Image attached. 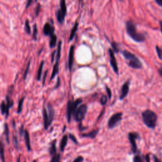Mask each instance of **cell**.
Masks as SVG:
<instances>
[{
  "label": "cell",
  "mask_w": 162,
  "mask_h": 162,
  "mask_svg": "<svg viewBox=\"0 0 162 162\" xmlns=\"http://www.w3.org/2000/svg\"><path fill=\"white\" fill-rule=\"evenodd\" d=\"M142 117L144 123L148 128H155L157 122V115L154 112L150 110H146L142 112Z\"/></svg>",
  "instance_id": "1"
},
{
  "label": "cell",
  "mask_w": 162,
  "mask_h": 162,
  "mask_svg": "<svg viewBox=\"0 0 162 162\" xmlns=\"http://www.w3.org/2000/svg\"><path fill=\"white\" fill-rule=\"evenodd\" d=\"M126 29H127V32L129 35V36L135 41L140 43L145 41V36H144L142 34H139L137 32L136 25L131 21H129L127 22V24H126Z\"/></svg>",
  "instance_id": "2"
},
{
  "label": "cell",
  "mask_w": 162,
  "mask_h": 162,
  "mask_svg": "<svg viewBox=\"0 0 162 162\" xmlns=\"http://www.w3.org/2000/svg\"><path fill=\"white\" fill-rule=\"evenodd\" d=\"M122 55L127 61L128 65L131 68L138 69L142 67V63L140 60L131 52L125 50L122 51Z\"/></svg>",
  "instance_id": "3"
},
{
  "label": "cell",
  "mask_w": 162,
  "mask_h": 162,
  "mask_svg": "<svg viewBox=\"0 0 162 162\" xmlns=\"http://www.w3.org/2000/svg\"><path fill=\"white\" fill-rule=\"evenodd\" d=\"M82 100L81 99H78L76 101H69L68 102L67 109V118L68 123L70 122L72 117L74 115L75 112L77 109V106L82 103Z\"/></svg>",
  "instance_id": "4"
},
{
  "label": "cell",
  "mask_w": 162,
  "mask_h": 162,
  "mask_svg": "<svg viewBox=\"0 0 162 162\" xmlns=\"http://www.w3.org/2000/svg\"><path fill=\"white\" fill-rule=\"evenodd\" d=\"M87 110V106L86 104H82L77 108L74 114L75 120L77 122H81L84 118Z\"/></svg>",
  "instance_id": "5"
},
{
  "label": "cell",
  "mask_w": 162,
  "mask_h": 162,
  "mask_svg": "<svg viewBox=\"0 0 162 162\" xmlns=\"http://www.w3.org/2000/svg\"><path fill=\"white\" fill-rule=\"evenodd\" d=\"M123 113L121 112L117 113L113 115L108 122V127L109 129H113L116 127V125H118L122 118Z\"/></svg>",
  "instance_id": "6"
},
{
  "label": "cell",
  "mask_w": 162,
  "mask_h": 162,
  "mask_svg": "<svg viewBox=\"0 0 162 162\" xmlns=\"http://www.w3.org/2000/svg\"><path fill=\"white\" fill-rule=\"evenodd\" d=\"M128 138L131 145V150L133 153H136L137 151V146L136 140L140 139V135L137 132H130L128 134Z\"/></svg>",
  "instance_id": "7"
},
{
  "label": "cell",
  "mask_w": 162,
  "mask_h": 162,
  "mask_svg": "<svg viewBox=\"0 0 162 162\" xmlns=\"http://www.w3.org/2000/svg\"><path fill=\"white\" fill-rule=\"evenodd\" d=\"M67 13V6L65 0H61L60 1V10H59L57 13V17L58 21L62 24L64 21L65 16Z\"/></svg>",
  "instance_id": "8"
},
{
  "label": "cell",
  "mask_w": 162,
  "mask_h": 162,
  "mask_svg": "<svg viewBox=\"0 0 162 162\" xmlns=\"http://www.w3.org/2000/svg\"><path fill=\"white\" fill-rule=\"evenodd\" d=\"M109 55H110V64L111 66L112 67L113 70L116 74H118V65L117 63V60L114 55V51L112 49H109Z\"/></svg>",
  "instance_id": "9"
},
{
  "label": "cell",
  "mask_w": 162,
  "mask_h": 162,
  "mask_svg": "<svg viewBox=\"0 0 162 162\" xmlns=\"http://www.w3.org/2000/svg\"><path fill=\"white\" fill-rule=\"evenodd\" d=\"M129 81L126 82L122 86L121 89V93L120 95V99L123 100L124 99L129 93Z\"/></svg>",
  "instance_id": "10"
},
{
  "label": "cell",
  "mask_w": 162,
  "mask_h": 162,
  "mask_svg": "<svg viewBox=\"0 0 162 162\" xmlns=\"http://www.w3.org/2000/svg\"><path fill=\"white\" fill-rule=\"evenodd\" d=\"M74 46H72L69 50L68 55V68L71 70L72 68L73 62H74Z\"/></svg>",
  "instance_id": "11"
},
{
  "label": "cell",
  "mask_w": 162,
  "mask_h": 162,
  "mask_svg": "<svg viewBox=\"0 0 162 162\" xmlns=\"http://www.w3.org/2000/svg\"><path fill=\"white\" fill-rule=\"evenodd\" d=\"M43 114L44 129H47L49 127V126L51 123L50 122H49V117H48V111H47V109H46L45 107H44V109H43Z\"/></svg>",
  "instance_id": "12"
},
{
  "label": "cell",
  "mask_w": 162,
  "mask_h": 162,
  "mask_svg": "<svg viewBox=\"0 0 162 162\" xmlns=\"http://www.w3.org/2000/svg\"><path fill=\"white\" fill-rule=\"evenodd\" d=\"M43 31H44V34L46 35H52L54 32V28L48 23H46L44 26V29H43Z\"/></svg>",
  "instance_id": "13"
},
{
  "label": "cell",
  "mask_w": 162,
  "mask_h": 162,
  "mask_svg": "<svg viewBox=\"0 0 162 162\" xmlns=\"http://www.w3.org/2000/svg\"><path fill=\"white\" fill-rule=\"evenodd\" d=\"M9 108L7 104V103L5 101H3L0 105V110H1L2 113L3 115H6V116L7 117L9 113Z\"/></svg>",
  "instance_id": "14"
},
{
  "label": "cell",
  "mask_w": 162,
  "mask_h": 162,
  "mask_svg": "<svg viewBox=\"0 0 162 162\" xmlns=\"http://www.w3.org/2000/svg\"><path fill=\"white\" fill-rule=\"evenodd\" d=\"M48 117H49V120L50 123H51L53 122V120L54 118V116H55V110H54L53 108L52 107V106L49 104L48 106Z\"/></svg>",
  "instance_id": "15"
},
{
  "label": "cell",
  "mask_w": 162,
  "mask_h": 162,
  "mask_svg": "<svg viewBox=\"0 0 162 162\" xmlns=\"http://www.w3.org/2000/svg\"><path fill=\"white\" fill-rule=\"evenodd\" d=\"M98 132H99V129H96L89 133H86V134H82V136L84 137H89L91 139H95L96 137V136H97Z\"/></svg>",
  "instance_id": "16"
},
{
  "label": "cell",
  "mask_w": 162,
  "mask_h": 162,
  "mask_svg": "<svg viewBox=\"0 0 162 162\" xmlns=\"http://www.w3.org/2000/svg\"><path fill=\"white\" fill-rule=\"evenodd\" d=\"M68 136L67 135H65L63 136V137H62V140H61V142H60V150L62 152L64 151L65 150V148L67 145V142H68Z\"/></svg>",
  "instance_id": "17"
},
{
  "label": "cell",
  "mask_w": 162,
  "mask_h": 162,
  "mask_svg": "<svg viewBox=\"0 0 162 162\" xmlns=\"http://www.w3.org/2000/svg\"><path fill=\"white\" fill-rule=\"evenodd\" d=\"M24 138H25V146L29 151L31 150L30 148V137L29 132L27 130L24 131Z\"/></svg>",
  "instance_id": "18"
},
{
  "label": "cell",
  "mask_w": 162,
  "mask_h": 162,
  "mask_svg": "<svg viewBox=\"0 0 162 162\" xmlns=\"http://www.w3.org/2000/svg\"><path fill=\"white\" fill-rule=\"evenodd\" d=\"M5 148L4 145L2 141H0V159L2 162H5Z\"/></svg>",
  "instance_id": "19"
},
{
  "label": "cell",
  "mask_w": 162,
  "mask_h": 162,
  "mask_svg": "<svg viewBox=\"0 0 162 162\" xmlns=\"http://www.w3.org/2000/svg\"><path fill=\"white\" fill-rule=\"evenodd\" d=\"M56 142L57 141L56 140H54L51 145V146H50V148H49V153L51 156L55 155L57 153V148H56Z\"/></svg>",
  "instance_id": "20"
},
{
  "label": "cell",
  "mask_w": 162,
  "mask_h": 162,
  "mask_svg": "<svg viewBox=\"0 0 162 162\" xmlns=\"http://www.w3.org/2000/svg\"><path fill=\"white\" fill-rule=\"evenodd\" d=\"M58 66H59V61H56V63L55 65H54L52 75H51V77L50 79L51 81L53 80V79H54V77H55V76L57 74L58 72Z\"/></svg>",
  "instance_id": "21"
},
{
  "label": "cell",
  "mask_w": 162,
  "mask_h": 162,
  "mask_svg": "<svg viewBox=\"0 0 162 162\" xmlns=\"http://www.w3.org/2000/svg\"><path fill=\"white\" fill-rule=\"evenodd\" d=\"M50 37H51V39L49 41V46L51 48H53L56 46L57 38L56 35H55V34H53L52 35H51Z\"/></svg>",
  "instance_id": "22"
},
{
  "label": "cell",
  "mask_w": 162,
  "mask_h": 162,
  "mask_svg": "<svg viewBox=\"0 0 162 162\" xmlns=\"http://www.w3.org/2000/svg\"><path fill=\"white\" fill-rule=\"evenodd\" d=\"M77 27H78V23L76 22V24H75V25L74 26L72 30V31H71L70 35V38H69V41H72V40L73 39V38H74V35H75V34H76V31L77 30Z\"/></svg>",
  "instance_id": "23"
},
{
  "label": "cell",
  "mask_w": 162,
  "mask_h": 162,
  "mask_svg": "<svg viewBox=\"0 0 162 162\" xmlns=\"http://www.w3.org/2000/svg\"><path fill=\"white\" fill-rule=\"evenodd\" d=\"M133 162H145V158L140 153H139L134 156L133 158Z\"/></svg>",
  "instance_id": "24"
},
{
  "label": "cell",
  "mask_w": 162,
  "mask_h": 162,
  "mask_svg": "<svg viewBox=\"0 0 162 162\" xmlns=\"http://www.w3.org/2000/svg\"><path fill=\"white\" fill-rule=\"evenodd\" d=\"M51 160L50 162H61L60 161V155L56 153L55 155H54L51 156Z\"/></svg>",
  "instance_id": "25"
},
{
  "label": "cell",
  "mask_w": 162,
  "mask_h": 162,
  "mask_svg": "<svg viewBox=\"0 0 162 162\" xmlns=\"http://www.w3.org/2000/svg\"><path fill=\"white\" fill-rule=\"evenodd\" d=\"M43 66H44V62H42L41 63V65H40V66H39V68L38 72V75H37V79H38V81H40V79H41V74H42V71H43Z\"/></svg>",
  "instance_id": "26"
},
{
  "label": "cell",
  "mask_w": 162,
  "mask_h": 162,
  "mask_svg": "<svg viewBox=\"0 0 162 162\" xmlns=\"http://www.w3.org/2000/svg\"><path fill=\"white\" fill-rule=\"evenodd\" d=\"M5 135H6V140L7 142L8 143L9 142V130L8 127V125L7 123L5 124Z\"/></svg>",
  "instance_id": "27"
},
{
  "label": "cell",
  "mask_w": 162,
  "mask_h": 162,
  "mask_svg": "<svg viewBox=\"0 0 162 162\" xmlns=\"http://www.w3.org/2000/svg\"><path fill=\"white\" fill-rule=\"evenodd\" d=\"M25 32L28 34H30V27L29 25V22L28 20L25 21Z\"/></svg>",
  "instance_id": "28"
},
{
  "label": "cell",
  "mask_w": 162,
  "mask_h": 162,
  "mask_svg": "<svg viewBox=\"0 0 162 162\" xmlns=\"http://www.w3.org/2000/svg\"><path fill=\"white\" fill-rule=\"evenodd\" d=\"M24 98H22L20 101H19V106H18V113H20L22 111V105H23V103H24Z\"/></svg>",
  "instance_id": "29"
},
{
  "label": "cell",
  "mask_w": 162,
  "mask_h": 162,
  "mask_svg": "<svg viewBox=\"0 0 162 162\" xmlns=\"http://www.w3.org/2000/svg\"><path fill=\"white\" fill-rule=\"evenodd\" d=\"M156 52H157V54H158V56L159 58L162 60V49L159 48V47H158V46H156Z\"/></svg>",
  "instance_id": "30"
},
{
  "label": "cell",
  "mask_w": 162,
  "mask_h": 162,
  "mask_svg": "<svg viewBox=\"0 0 162 162\" xmlns=\"http://www.w3.org/2000/svg\"><path fill=\"white\" fill-rule=\"evenodd\" d=\"M38 34V28L36 24H34V33H33V38L34 39H36Z\"/></svg>",
  "instance_id": "31"
},
{
  "label": "cell",
  "mask_w": 162,
  "mask_h": 162,
  "mask_svg": "<svg viewBox=\"0 0 162 162\" xmlns=\"http://www.w3.org/2000/svg\"><path fill=\"white\" fill-rule=\"evenodd\" d=\"M30 61H29V63L27 64V67H26V68H25V71L24 72V79H25L26 77H27V76L28 74V72H29V67H30Z\"/></svg>",
  "instance_id": "32"
},
{
  "label": "cell",
  "mask_w": 162,
  "mask_h": 162,
  "mask_svg": "<svg viewBox=\"0 0 162 162\" xmlns=\"http://www.w3.org/2000/svg\"><path fill=\"white\" fill-rule=\"evenodd\" d=\"M68 137H69L72 141L74 143H76V144H78V142H77V140L76 137L73 134H68Z\"/></svg>",
  "instance_id": "33"
},
{
  "label": "cell",
  "mask_w": 162,
  "mask_h": 162,
  "mask_svg": "<svg viewBox=\"0 0 162 162\" xmlns=\"http://www.w3.org/2000/svg\"><path fill=\"white\" fill-rule=\"evenodd\" d=\"M107 100H108V98H107V97H106V96L103 95V96H102V97H101V98L100 102H101V104H103V105H104V104H106V103H107Z\"/></svg>",
  "instance_id": "34"
},
{
  "label": "cell",
  "mask_w": 162,
  "mask_h": 162,
  "mask_svg": "<svg viewBox=\"0 0 162 162\" xmlns=\"http://www.w3.org/2000/svg\"><path fill=\"white\" fill-rule=\"evenodd\" d=\"M40 10H41V5L39 4H38L36 7V8H35V15L36 16H38L39 12H40Z\"/></svg>",
  "instance_id": "35"
},
{
  "label": "cell",
  "mask_w": 162,
  "mask_h": 162,
  "mask_svg": "<svg viewBox=\"0 0 162 162\" xmlns=\"http://www.w3.org/2000/svg\"><path fill=\"white\" fill-rule=\"evenodd\" d=\"M84 161V158L81 156H77L74 161L73 162H82Z\"/></svg>",
  "instance_id": "36"
},
{
  "label": "cell",
  "mask_w": 162,
  "mask_h": 162,
  "mask_svg": "<svg viewBox=\"0 0 162 162\" xmlns=\"http://www.w3.org/2000/svg\"><path fill=\"white\" fill-rule=\"evenodd\" d=\"M106 92L108 94V96H109V98L110 99L112 97V92H111V90L110 88H109L108 87H106Z\"/></svg>",
  "instance_id": "37"
},
{
  "label": "cell",
  "mask_w": 162,
  "mask_h": 162,
  "mask_svg": "<svg viewBox=\"0 0 162 162\" xmlns=\"http://www.w3.org/2000/svg\"><path fill=\"white\" fill-rule=\"evenodd\" d=\"M13 141H14V145H15V148H18V141H17V138L16 136L13 137Z\"/></svg>",
  "instance_id": "38"
},
{
  "label": "cell",
  "mask_w": 162,
  "mask_h": 162,
  "mask_svg": "<svg viewBox=\"0 0 162 162\" xmlns=\"http://www.w3.org/2000/svg\"><path fill=\"white\" fill-rule=\"evenodd\" d=\"M153 160L154 162H162L160 159L158 158V157L156 155H153Z\"/></svg>",
  "instance_id": "39"
},
{
  "label": "cell",
  "mask_w": 162,
  "mask_h": 162,
  "mask_svg": "<svg viewBox=\"0 0 162 162\" xmlns=\"http://www.w3.org/2000/svg\"><path fill=\"white\" fill-rule=\"evenodd\" d=\"M32 0H27V4H26V8H28L31 5Z\"/></svg>",
  "instance_id": "40"
},
{
  "label": "cell",
  "mask_w": 162,
  "mask_h": 162,
  "mask_svg": "<svg viewBox=\"0 0 162 162\" xmlns=\"http://www.w3.org/2000/svg\"><path fill=\"white\" fill-rule=\"evenodd\" d=\"M112 46H113V50L115 52H118V49H117V47L116 46V44L115 43H113L112 44Z\"/></svg>",
  "instance_id": "41"
},
{
  "label": "cell",
  "mask_w": 162,
  "mask_h": 162,
  "mask_svg": "<svg viewBox=\"0 0 162 162\" xmlns=\"http://www.w3.org/2000/svg\"><path fill=\"white\" fill-rule=\"evenodd\" d=\"M156 3L160 5V7H162V0H155Z\"/></svg>",
  "instance_id": "42"
},
{
  "label": "cell",
  "mask_w": 162,
  "mask_h": 162,
  "mask_svg": "<svg viewBox=\"0 0 162 162\" xmlns=\"http://www.w3.org/2000/svg\"><path fill=\"white\" fill-rule=\"evenodd\" d=\"M145 160H146V162H150V157H149V154H148V155H146V156H145Z\"/></svg>",
  "instance_id": "43"
},
{
  "label": "cell",
  "mask_w": 162,
  "mask_h": 162,
  "mask_svg": "<svg viewBox=\"0 0 162 162\" xmlns=\"http://www.w3.org/2000/svg\"><path fill=\"white\" fill-rule=\"evenodd\" d=\"M55 53H56V51L53 52V53L52 54V57H51V62H53L54 58H55Z\"/></svg>",
  "instance_id": "44"
},
{
  "label": "cell",
  "mask_w": 162,
  "mask_h": 162,
  "mask_svg": "<svg viewBox=\"0 0 162 162\" xmlns=\"http://www.w3.org/2000/svg\"><path fill=\"white\" fill-rule=\"evenodd\" d=\"M46 76H47V71L46 72L45 74H44V78H43V85L44 84V82H45V79H46Z\"/></svg>",
  "instance_id": "45"
},
{
  "label": "cell",
  "mask_w": 162,
  "mask_h": 162,
  "mask_svg": "<svg viewBox=\"0 0 162 162\" xmlns=\"http://www.w3.org/2000/svg\"><path fill=\"white\" fill-rule=\"evenodd\" d=\"M159 74L162 77V67L159 69Z\"/></svg>",
  "instance_id": "46"
},
{
  "label": "cell",
  "mask_w": 162,
  "mask_h": 162,
  "mask_svg": "<svg viewBox=\"0 0 162 162\" xmlns=\"http://www.w3.org/2000/svg\"><path fill=\"white\" fill-rule=\"evenodd\" d=\"M160 26H161V32H162V22H160Z\"/></svg>",
  "instance_id": "47"
},
{
  "label": "cell",
  "mask_w": 162,
  "mask_h": 162,
  "mask_svg": "<svg viewBox=\"0 0 162 162\" xmlns=\"http://www.w3.org/2000/svg\"><path fill=\"white\" fill-rule=\"evenodd\" d=\"M17 162H21V158H20V157L18 158V160H17Z\"/></svg>",
  "instance_id": "48"
},
{
  "label": "cell",
  "mask_w": 162,
  "mask_h": 162,
  "mask_svg": "<svg viewBox=\"0 0 162 162\" xmlns=\"http://www.w3.org/2000/svg\"><path fill=\"white\" fill-rule=\"evenodd\" d=\"M33 162H36V161H35V160H34V161H33Z\"/></svg>",
  "instance_id": "49"
},
{
  "label": "cell",
  "mask_w": 162,
  "mask_h": 162,
  "mask_svg": "<svg viewBox=\"0 0 162 162\" xmlns=\"http://www.w3.org/2000/svg\"><path fill=\"white\" fill-rule=\"evenodd\" d=\"M121 1H122V0H121Z\"/></svg>",
  "instance_id": "50"
}]
</instances>
